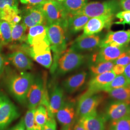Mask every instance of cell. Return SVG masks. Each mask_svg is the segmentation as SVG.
<instances>
[{"instance_id": "1", "label": "cell", "mask_w": 130, "mask_h": 130, "mask_svg": "<svg viewBox=\"0 0 130 130\" xmlns=\"http://www.w3.org/2000/svg\"><path fill=\"white\" fill-rule=\"evenodd\" d=\"M35 76L30 72L22 71L8 75L6 86L11 95L22 105H27V96Z\"/></svg>"}, {"instance_id": "2", "label": "cell", "mask_w": 130, "mask_h": 130, "mask_svg": "<svg viewBox=\"0 0 130 130\" xmlns=\"http://www.w3.org/2000/svg\"><path fill=\"white\" fill-rule=\"evenodd\" d=\"M65 29L62 26L57 24L47 25V37L51 50L54 55L51 67V72L53 73L57 69L58 61L60 57L66 50L67 43Z\"/></svg>"}, {"instance_id": "3", "label": "cell", "mask_w": 130, "mask_h": 130, "mask_svg": "<svg viewBox=\"0 0 130 130\" xmlns=\"http://www.w3.org/2000/svg\"><path fill=\"white\" fill-rule=\"evenodd\" d=\"M37 6L44 14L47 25L57 24L67 29L69 14L61 3L48 0Z\"/></svg>"}, {"instance_id": "4", "label": "cell", "mask_w": 130, "mask_h": 130, "mask_svg": "<svg viewBox=\"0 0 130 130\" xmlns=\"http://www.w3.org/2000/svg\"><path fill=\"white\" fill-rule=\"evenodd\" d=\"M121 9L119 0L92 2L88 3L82 9L74 14L85 15L91 18L103 15H115L120 11Z\"/></svg>"}, {"instance_id": "5", "label": "cell", "mask_w": 130, "mask_h": 130, "mask_svg": "<svg viewBox=\"0 0 130 130\" xmlns=\"http://www.w3.org/2000/svg\"><path fill=\"white\" fill-rule=\"evenodd\" d=\"M20 116L17 106L0 90V130H5Z\"/></svg>"}, {"instance_id": "6", "label": "cell", "mask_w": 130, "mask_h": 130, "mask_svg": "<svg viewBox=\"0 0 130 130\" xmlns=\"http://www.w3.org/2000/svg\"><path fill=\"white\" fill-rule=\"evenodd\" d=\"M104 96L98 93H85L79 98L76 106V120L96 111L98 106L102 102Z\"/></svg>"}, {"instance_id": "7", "label": "cell", "mask_w": 130, "mask_h": 130, "mask_svg": "<svg viewBox=\"0 0 130 130\" xmlns=\"http://www.w3.org/2000/svg\"><path fill=\"white\" fill-rule=\"evenodd\" d=\"M84 61L83 55L70 48L63 53L58 61V73L59 74H67L78 68L83 64Z\"/></svg>"}, {"instance_id": "8", "label": "cell", "mask_w": 130, "mask_h": 130, "mask_svg": "<svg viewBox=\"0 0 130 130\" xmlns=\"http://www.w3.org/2000/svg\"><path fill=\"white\" fill-rule=\"evenodd\" d=\"M29 56L38 63L50 69L53 63L51 50L49 41L33 45H25Z\"/></svg>"}, {"instance_id": "9", "label": "cell", "mask_w": 130, "mask_h": 130, "mask_svg": "<svg viewBox=\"0 0 130 130\" xmlns=\"http://www.w3.org/2000/svg\"><path fill=\"white\" fill-rule=\"evenodd\" d=\"M55 117L62 127L72 128L76 120V104L74 100L65 99Z\"/></svg>"}, {"instance_id": "10", "label": "cell", "mask_w": 130, "mask_h": 130, "mask_svg": "<svg viewBox=\"0 0 130 130\" xmlns=\"http://www.w3.org/2000/svg\"><path fill=\"white\" fill-rule=\"evenodd\" d=\"M115 17L114 14H107L90 18L85 26L82 35H94L101 31L104 28L109 29L113 23Z\"/></svg>"}, {"instance_id": "11", "label": "cell", "mask_w": 130, "mask_h": 130, "mask_svg": "<svg viewBox=\"0 0 130 130\" xmlns=\"http://www.w3.org/2000/svg\"><path fill=\"white\" fill-rule=\"evenodd\" d=\"M106 121H116L130 117V105L127 103L115 100L108 104L104 115Z\"/></svg>"}, {"instance_id": "12", "label": "cell", "mask_w": 130, "mask_h": 130, "mask_svg": "<svg viewBox=\"0 0 130 130\" xmlns=\"http://www.w3.org/2000/svg\"><path fill=\"white\" fill-rule=\"evenodd\" d=\"M8 60L14 67L20 71H27L32 68L33 63L24 46L18 48L8 55Z\"/></svg>"}, {"instance_id": "13", "label": "cell", "mask_w": 130, "mask_h": 130, "mask_svg": "<svg viewBox=\"0 0 130 130\" xmlns=\"http://www.w3.org/2000/svg\"><path fill=\"white\" fill-rule=\"evenodd\" d=\"M130 42V29L109 31L101 40L99 48L107 46L121 47L128 46Z\"/></svg>"}, {"instance_id": "14", "label": "cell", "mask_w": 130, "mask_h": 130, "mask_svg": "<svg viewBox=\"0 0 130 130\" xmlns=\"http://www.w3.org/2000/svg\"><path fill=\"white\" fill-rule=\"evenodd\" d=\"M46 79L35 77L28 90L27 96V106L28 109L36 108L41 102Z\"/></svg>"}, {"instance_id": "15", "label": "cell", "mask_w": 130, "mask_h": 130, "mask_svg": "<svg viewBox=\"0 0 130 130\" xmlns=\"http://www.w3.org/2000/svg\"><path fill=\"white\" fill-rule=\"evenodd\" d=\"M101 41V38L98 35L89 36L81 35L75 40L70 48L79 53L90 51L99 46Z\"/></svg>"}, {"instance_id": "16", "label": "cell", "mask_w": 130, "mask_h": 130, "mask_svg": "<svg viewBox=\"0 0 130 130\" xmlns=\"http://www.w3.org/2000/svg\"><path fill=\"white\" fill-rule=\"evenodd\" d=\"M21 17L22 22L27 28L39 25H44V23L46 22L42 10L37 5L29 6L24 10Z\"/></svg>"}, {"instance_id": "17", "label": "cell", "mask_w": 130, "mask_h": 130, "mask_svg": "<svg viewBox=\"0 0 130 130\" xmlns=\"http://www.w3.org/2000/svg\"><path fill=\"white\" fill-rule=\"evenodd\" d=\"M116 76L111 70L93 76L89 82L88 89L85 93L93 94L103 91L104 88L115 78Z\"/></svg>"}, {"instance_id": "18", "label": "cell", "mask_w": 130, "mask_h": 130, "mask_svg": "<svg viewBox=\"0 0 130 130\" xmlns=\"http://www.w3.org/2000/svg\"><path fill=\"white\" fill-rule=\"evenodd\" d=\"M65 99L64 89L58 85H55L49 97V105L47 108L49 117L55 118L56 114Z\"/></svg>"}, {"instance_id": "19", "label": "cell", "mask_w": 130, "mask_h": 130, "mask_svg": "<svg viewBox=\"0 0 130 130\" xmlns=\"http://www.w3.org/2000/svg\"><path fill=\"white\" fill-rule=\"evenodd\" d=\"M79 120L86 130H105L107 121L104 115L98 114L97 111L83 117Z\"/></svg>"}, {"instance_id": "20", "label": "cell", "mask_w": 130, "mask_h": 130, "mask_svg": "<svg viewBox=\"0 0 130 130\" xmlns=\"http://www.w3.org/2000/svg\"><path fill=\"white\" fill-rule=\"evenodd\" d=\"M128 46L117 47L107 46L100 48V50L94 56L93 62L95 63L115 60L125 51Z\"/></svg>"}, {"instance_id": "21", "label": "cell", "mask_w": 130, "mask_h": 130, "mask_svg": "<svg viewBox=\"0 0 130 130\" xmlns=\"http://www.w3.org/2000/svg\"><path fill=\"white\" fill-rule=\"evenodd\" d=\"M87 76V73L84 71L70 76L63 81V89L68 93H75L83 86Z\"/></svg>"}, {"instance_id": "22", "label": "cell", "mask_w": 130, "mask_h": 130, "mask_svg": "<svg viewBox=\"0 0 130 130\" xmlns=\"http://www.w3.org/2000/svg\"><path fill=\"white\" fill-rule=\"evenodd\" d=\"M48 41L47 26L39 25L29 28L26 41L28 45H33Z\"/></svg>"}, {"instance_id": "23", "label": "cell", "mask_w": 130, "mask_h": 130, "mask_svg": "<svg viewBox=\"0 0 130 130\" xmlns=\"http://www.w3.org/2000/svg\"><path fill=\"white\" fill-rule=\"evenodd\" d=\"M90 18L82 14H69L67 29L71 33H77L84 29Z\"/></svg>"}, {"instance_id": "24", "label": "cell", "mask_w": 130, "mask_h": 130, "mask_svg": "<svg viewBox=\"0 0 130 130\" xmlns=\"http://www.w3.org/2000/svg\"><path fill=\"white\" fill-rule=\"evenodd\" d=\"M27 26L22 22L12 26L11 42H22L27 41Z\"/></svg>"}, {"instance_id": "25", "label": "cell", "mask_w": 130, "mask_h": 130, "mask_svg": "<svg viewBox=\"0 0 130 130\" xmlns=\"http://www.w3.org/2000/svg\"><path fill=\"white\" fill-rule=\"evenodd\" d=\"M12 26L8 22L0 20V45H6L12 41Z\"/></svg>"}, {"instance_id": "26", "label": "cell", "mask_w": 130, "mask_h": 130, "mask_svg": "<svg viewBox=\"0 0 130 130\" xmlns=\"http://www.w3.org/2000/svg\"><path fill=\"white\" fill-rule=\"evenodd\" d=\"M107 93L112 99L123 101L130 105V85L112 90Z\"/></svg>"}, {"instance_id": "27", "label": "cell", "mask_w": 130, "mask_h": 130, "mask_svg": "<svg viewBox=\"0 0 130 130\" xmlns=\"http://www.w3.org/2000/svg\"><path fill=\"white\" fill-rule=\"evenodd\" d=\"M69 14H74L88 3V0H65L61 3Z\"/></svg>"}, {"instance_id": "28", "label": "cell", "mask_w": 130, "mask_h": 130, "mask_svg": "<svg viewBox=\"0 0 130 130\" xmlns=\"http://www.w3.org/2000/svg\"><path fill=\"white\" fill-rule=\"evenodd\" d=\"M114 65V61L95 63L90 67V70L93 77L111 71Z\"/></svg>"}, {"instance_id": "29", "label": "cell", "mask_w": 130, "mask_h": 130, "mask_svg": "<svg viewBox=\"0 0 130 130\" xmlns=\"http://www.w3.org/2000/svg\"><path fill=\"white\" fill-rule=\"evenodd\" d=\"M49 118L46 107L44 105L40 104L35 109L34 113V120L38 125L42 128L46 123Z\"/></svg>"}, {"instance_id": "30", "label": "cell", "mask_w": 130, "mask_h": 130, "mask_svg": "<svg viewBox=\"0 0 130 130\" xmlns=\"http://www.w3.org/2000/svg\"><path fill=\"white\" fill-rule=\"evenodd\" d=\"M129 85L130 84L124 75H117L104 88L103 91L107 93L112 90L125 87Z\"/></svg>"}, {"instance_id": "31", "label": "cell", "mask_w": 130, "mask_h": 130, "mask_svg": "<svg viewBox=\"0 0 130 130\" xmlns=\"http://www.w3.org/2000/svg\"><path fill=\"white\" fill-rule=\"evenodd\" d=\"M36 108L28 109L24 117L26 130H42L43 128L38 125L34 120V113Z\"/></svg>"}, {"instance_id": "32", "label": "cell", "mask_w": 130, "mask_h": 130, "mask_svg": "<svg viewBox=\"0 0 130 130\" xmlns=\"http://www.w3.org/2000/svg\"><path fill=\"white\" fill-rule=\"evenodd\" d=\"M110 129L114 130H130V117H125L116 121H111Z\"/></svg>"}, {"instance_id": "33", "label": "cell", "mask_w": 130, "mask_h": 130, "mask_svg": "<svg viewBox=\"0 0 130 130\" xmlns=\"http://www.w3.org/2000/svg\"><path fill=\"white\" fill-rule=\"evenodd\" d=\"M115 17L119 19V21L114 22L113 24L122 25L123 26L127 24L130 26V11L124 10L120 11L115 14Z\"/></svg>"}, {"instance_id": "34", "label": "cell", "mask_w": 130, "mask_h": 130, "mask_svg": "<svg viewBox=\"0 0 130 130\" xmlns=\"http://www.w3.org/2000/svg\"><path fill=\"white\" fill-rule=\"evenodd\" d=\"M115 64H120L126 66L130 63V47L128 46L120 56L114 60Z\"/></svg>"}, {"instance_id": "35", "label": "cell", "mask_w": 130, "mask_h": 130, "mask_svg": "<svg viewBox=\"0 0 130 130\" xmlns=\"http://www.w3.org/2000/svg\"><path fill=\"white\" fill-rule=\"evenodd\" d=\"M19 0H0V11L7 7L19 9Z\"/></svg>"}, {"instance_id": "36", "label": "cell", "mask_w": 130, "mask_h": 130, "mask_svg": "<svg viewBox=\"0 0 130 130\" xmlns=\"http://www.w3.org/2000/svg\"><path fill=\"white\" fill-rule=\"evenodd\" d=\"M57 125L55 118L49 117L42 130H56Z\"/></svg>"}, {"instance_id": "37", "label": "cell", "mask_w": 130, "mask_h": 130, "mask_svg": "<svg viewBox=\"0 0 130 130\" xmlns=\"http://www.w3.org/2000/svg\"><path fill=\"white\" fill-rule=\"evenodd\" d=\"M48 0H19L23 4L29 6H36L42 4Z\"/></svg>"}, {"instance_id": "38", "label": "cell", "mask_w": 130, "mask_h": 130, "mask_svg": "<svg viewBox=\"0 0 130 130\" xmlns=\"http://www.w3.org/2000/svg\"><path fill=\"white\" fill-rule=\"evenodd\" d=\"M125 67L126 66H124L123 65L115 64L112 70L116 76L123 74L125 70Z\"/></svg>"}, {"instance_id": "39", "label": "cell", "mask_w": 130, "mask_h": 130, "mask_svg": "<svg viewBox=\"0 0 130 130\" xmlns=\"http://www.w3.org/2000/svg\"><path fill=\"white\" fill-rule=\"evenodd\" d=\"M8 130H26L24 118H21L17 124L11 127Z\"/></svg>"}, {"instance_id": "40", "label": "cell", "mask_w": 130, "mask_h": 130, "mask_svg": "<svg viewBox=\"0 0 130 130\" xmlns=\"http://www.w3.org/2000/svg\"><path fill=\"white\" fill-rule=\"evenodd\" d=\"M121 8L124 11H130V0H119Z\"/></svg>"}, {"instance_id": "41", "label": "cell", "mask_w": 130, "mask_h": 130, "mask_svg": "<svg viewBox=\"0 0 130 130\" xmlns=\"http://www.w3.org/2000/svg\"><path fill=\"white\" fill-rule=\"evenodd\" d=\"M5 68V59L0 49V76L4 71Z\"/></svg>"}, {"instance_id": "42", "label": "cell", "mask_w": 130, "mask_h": 130, "mask_svg": "<svg viewBox=\"0 0 130 130\" xmlns=\"http://www.w3.org/2000/svg\"><path fill=\"white\" fill-rule=\"evenodd\" d=\"M123 74L124 75L126 78L127 79L129 84H130V63L126 66Z\"/></svg>"}, {"instance_id": "43", "label": "cell", "mask_w": 130, "mask_h": 130, "mask_svg": "<svg viewBox=\"0 0 130 130\" xmlns=\"http://www.w3.org/2000/svg\"><path fill=\"white\" fill-rule=\"evenodd\" d=\"M73 130H86L84 126L79 120H77L75 123Z\"/></svg>"}, {"instance_id": "44", "label": "cell", "mask_w": 130, "mask_h": 130, "mask_svg": "<svg viewBox=\"0 0 130 130\" xmlns=\"http://www.w3.org/2000/svg\"><path fill=\"white\" fill-rule=\"evenodd\" d=\"M70 128H67V127H62V129H61V130H69Z\"/></svg>"}, {"instance_id": "45", "label": "cell", "mask_w": 130, "mask_h": 130, "mask_svg": "<svg viewBox=\"0 0 130 130\" xmlns=\"http://www.w3.org/2000/svg\"><path fill=\"white\" fill-rule=\"evenodd\" d=\"M54 1H57V2H60V3H62V2H63L64 1H65V0H54Z\"/></svg>"}, {"instance_id": "46", "label": "cell", "mask_w": 130, "mask_h": 130, "mask_svg": "<svg viewBox=\"0 0 130 130\" xmlns=\"http://www.w3.org/2000/svg\"><path fill=\"white\" fill-rule=\"evenodd\" d=\"M69 130H72V128H70Z\"/></svg>"}, {"instance_id": "47", "label": "cell", "mask_w": 130, "mask_h": 130, "mask_svg": "<svg viewBox=\"0 0 130 130\" xmlns=\"http://www.w3.org/2000/svg\"><path fill=\"white\" fill-rule=\"evenodd\" d=\"M112 130V129H110V130Z\"/></svg>"}, {"instance_id": "48", "label": "cell", "mask_w": 130, "mask_h": 130, "mask_svg": "<svg viewBox=\"0 0 130 130\" xmlns=\"http://www.w3.org/2000/svg\"><path fill=\"white\" fill-rule=\"evenodd\" d=\"M0 20H1V17H0Z\"/></svg>"}]
</instances>
